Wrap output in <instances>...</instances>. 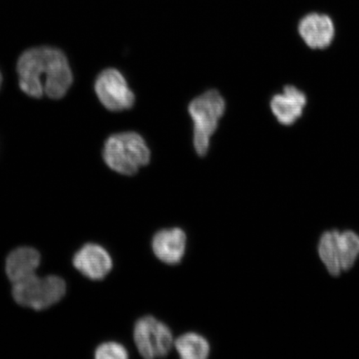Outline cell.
I'll return each mask as SVG.
<instances>
[{"instance_id": "obj_1", "label": "cell", "mask_w": 359, "mask_h": 359, "mask_svg": "<svg viewBox=\"0 0 359 359\" xmlns=\"http://www.w3.org/2000/svg\"><path fill=\"white\" fill-rule=\"evenodd\" d=\"M17 73L22 91L35 98L46 94L52 100H60L74 80L64 52L52 47L28 49L18 60Z\"/></svg>"}, {"instance_id": "obj_2", "label": "cell", "mask_w": 359, "mask_h": 359, "mask_svg": "<svg viewBox=\"0 0 359 359\" xmlns=\"http://www.w3.org/2000/svg\"><path fill=\"white\" fill-rule=\"evenodd\" d=\"M102 156L107 167L114 172L133 176L140 168L149 164L151 151L140 135L123 133L107 138Z\"/></svg>"}, {"instance_id": "obj_3", "label": "cell", "mask_w": 359, "mask_h": 359, "mask_svg": "<svg viewBox=\"0 0 359 359\" xmlns=\"http://www.w3.org/2000/svg\"><path fill=\"white\" fill-rule=\"evenodd\" d=\"M226 111V102L217 90L212 89L195 98L188 107L194 123V147L196 154H208L210 140Z\"/></svg>"}, {"instance_id": "obj_4", "label": "cell", "mask_w": 359, "mask_h": 359, "mask_svg": "<svg viewBox=\"0 0 359 359\" xmlns=\"http://www.w3.org/2000/svg\"><path fill=\"white\" fill-rule=\"evenodd\" d=\"M66 291V283L60 276L34 275L13 284L12 294L20 306L43 311L61 302Z\"/></svg>"}, {"instance_id": "obj_5", "label": "cell", "mask_w": 359, "mask_h": 359, "mask_svg": "<svg viewBox=\"0 0 359 359\" xmlns=\"http://www.w3.org/2000/svg\"><path fill=\"white\" fill-rule=\"evenodd\" d=\"M318 255L331 276L352 268L359 255V236L353 231H330L322 235Z\"/></svg>"}, {"instance_id": "obj_6", "label": "cell", "mask_w": 359, "mask_h": 359, "mask_svg": "<svg viewBox=\"0 0 359 359\" xmlns=\"http://www.w3.org/2000/svg\"><path fill=\"white\" fill-rule=\"evenodd\" d=\"M133 339L138 353L147 359L168 356L174 347L172 330L151 316L142 317L136 322Z\"/></svg>"}, {"instance_id": "obj_7", "label": "cell", "mask_w": 359, "mask_h": 359, "mask_svg": "<svg viewBox=\"0 0 359 359\" xmlns=\"http://www.w3.org/2000/svg\"><path fill=\"white\" fill-rule=\"evenodd\" d=\"M95 92L102 104L110 111L127 110L134 105V93L118 70L102 71L96 79Z\"/></svg>"}, {"instance_id": "obj_8", "label": "cell", "mask_w": 359, "mask_h": 359, "mask_svg": "<svg viewBox=\"0 0 359 359\" xmlns=\"http://www.w3.org/2000/svg\"><path fill=\"white\" fill-rule=\"evenodd\" d=\"M297 29L300 39L313 50L329 48L336 34L334 20L326 13H308L299 20Z\"/></svg>"}, {"instance_id": "obj_9", "label": "cell", "mask_w": 359, "mask_h": 359, "mask_svg": "<svg viewBox=\"0 0 359 359\" xmlns=\"http://www.w3.org/2000/svg\"><path fill=\"white\" fill-rule=\"evenodd\" d=\"M307 102L306 94L302 89L286 85L281 93L272 97L269 107L278 123L290 127L302 118Z\"/></svg>"}, {"instance_id": "obj_10", "label": "cell", "mask_w": 359, "mask_h": 359, "mask_svg": "<svg viewBox=\"0 0 359 359\" xmlns=\"http://www.w3.org/2000/svg\"><path fill=\"white\" fill-rule=\"evenodd\" d=\"M74 266L85 277L91 280H102L114 267L112 258L104 247L88 243L74 255Z\"/></svg>"}, {"instance_id": "obj_11", "label": "cell", "mask_w": 359, "mask_h": 359, "mask_svg": "<svg viewBox=\"0 0 359 359\" xmlns=\"http://www.w3.org/2000/svg\"><path fill=\"white\" fill-rule=\"evenodd\" d=\"M187 236L182 228L163 229L152 238L151 249L155 257L164 264L176 266L185 257Z\"/></svg>"}, {"instance_id": "obj_12", "label": "cell", "mask_w": 359, "mask_h": 359, "mask_svg": "<svg viewBox=\"0 0 359 359\" xmlns=\"http://www.w3.org/2000/svg\"><path fill=\"white\" fill-rule=\"evenodd\" d=\"M41 262V255L32 247H19L8 255L6 264V275L12 284L36 275Z\"/></svg>"}, {"instance_id": "obj_13", "label": "cell", "mask_w": 359, "mask_h": 359, "mask_svg": "<svg viewBox=\"0 0 359 359\" xmlns=\"http://www.w3.org/2000/svg\"><path fill=\"white\" fill-rule=\"evenodd\" d=\"M178 355L183 359H205L210 353L208 340L195 332H188L174 341Z\"/></svg>"}, {"instance_id": "obj_14", "label": "cell", "mask_w": 359, "mask_h": 359, "mask_svg": "<svg viewBox=\"0 0 359 359\" xmlns=\"http://www.w3.org/2000/svg\"><path fill=\"white\" fill-rule=\"evenodd\" d=\"M97 359H126L129 358L128 349L122 344L110 341L100 345L95 351Z\"/></svg>"}, {"instance_id": "obj_15", "label": "cell", "mask_w": 359, "mask_h": 359, "mask_svg": "<svg viewBox=\"0 0 359 359\" xmlns=\"http://www.w3.org/2000/svg\"><path fill=\"white\" fill-rule=\"evenodd\" d=\"M2 81H3L2 74H1V72H0V88H1Z\"/></svg>"}]
</instances>
